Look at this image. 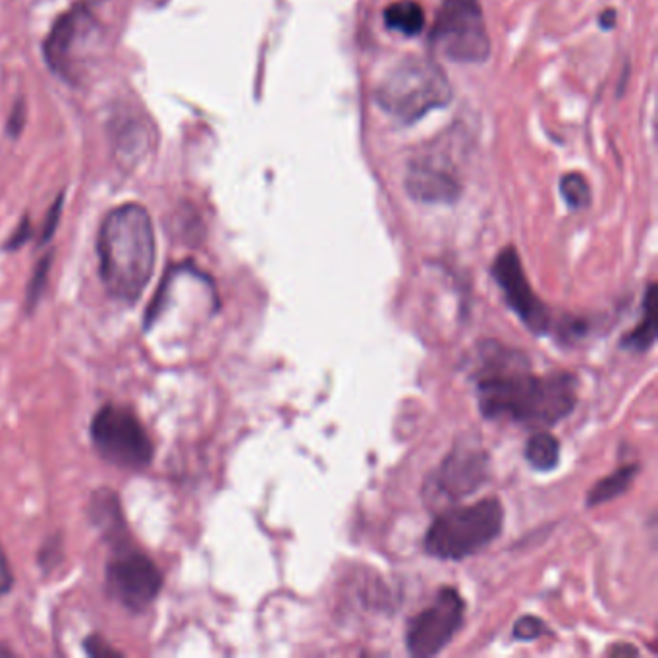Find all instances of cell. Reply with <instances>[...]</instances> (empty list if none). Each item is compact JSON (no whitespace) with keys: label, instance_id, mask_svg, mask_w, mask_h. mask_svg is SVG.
Returning <instances> with one entry per match:
<instances>
[{"label":"cell","instance_id":"cell-1","mask_svg":"<svg viewBox=\"0 0 658 658\" xmlns=\"http://www.w3.org/2000/svg\"><path fill=\"white\" fill-rule=\"evenodd\" d=\"M477 402L485 419L545 429L576 408V377L566 373L535 377L521 352L489 342L481 350Z\"/></svg>","mask_w":658,"mask_h":658},{"label":"cell","instance_id":"cell-2","mask_svg":"<svg viewBox=\"0 0 658 658\" xmlns=\"http://www.w3.org/2000/svg\"><path fill=\"white\" fill-rule=\"evenodd\" d=\"M101 278L110 296L136 303L155 269V230L145 207L126 203L112 209L99 232Z\"/></svg>","mask_w":658,"mask_h":658},{"label":"cell","instance_id":"cell-3","mask_svg":"<svg viewBox=\"0 0 658 658\" xmlns=\"http://www.w3.org/2000/svg\"><path fill=\"white\" fill-rule=\"evenodd\" d=\"M375 99L386 114L402 124H412L427 112L446 107L452 87L437 62L408 56L384 76Z\"/></svg>","mask_w":658,"mask_h":658},{"label":"cell","instance_id":"cell-4","mask_svg":"<svg viewBox=\"0 0 658 658\" xmlns=\"http://www.w3.org/2000/svg\"><path fill=\"white\" fill-rule=\"evenodd\" d=\"M502 523L504 510L498 498L450 508L429 527L425 550L440 560H462L489 547L500 535Z\"/></svg>","mask_w":658,"mask_h":658},{"label":"cell","instance_id":"cell-5","mask_svg":"<svg viewBox=\"0 0 658 658\" xmlns=\"http://www.w3.org/2000/svg\"><path fill=\"white\" fill-rule=\"evenodd\" d=\"M431 43L450 60L485 62L491 55V39L479 0H442Z\"/></svg>","mask_w":658,"mask_h":658},{"label":"cell","instance_id":"cell-6","mask_svg":"<svg viewBox=\"0 0 658 658\" xmlns=\"http://www.w3.org/2000/svg\"><path fill=\"white\" fill-rule=\"evenodd\" d=\"M97 452L114 466L139 471L153 460V444L134 413L118 406L101 408L91 421Z\"/></svg>","mask_w":658,"mask_h":658},{"label":"cell","instance_id":"cell-7","mask_svg":"<svg viewBox=\"0 0 658 658\" xmlns=\"http://www.w3.org/2000/svg\"><path fill=\"white\" fill-rule=\"evenodd\" d=\"M95 33L97 22L83 6L72 8L56 20L45 41V58L56 76L66 82L80 78Z\"/></svg>","mask_w":658,"mask_h":658},{"label":"cell","instance_id":"cell-8","mask_svg":"<svg viewBox=\"0 0 658 658\" xmlns=\"http://www.w3.org/2000/svg\"><path fill=\"white\" fill-rule=\"evenodd\" d=\"M466 604L452 587L440 589L435 603L413 616L406 645L413 657H435L454 639L464 622Z\"/></svg>","mask_w":658,"mask_h":658},{"label":"cell","instance_id":"cell-9","mask_svg":"<svg viewBox=\"0 0 658 658\" xmlns=\"http://www.w3.org/2000/svg\"><path fill=\"white\" fill-rule=\"evenodd\" d=\"M107 589L110 597L122 606L141 612L159 597L163 574L143 552L124 550L107 566Z\"/></svg>","mask_w":658,"mask_h":658},{"label":"cell","instance_id":"cell-10","mask_svg":"<svg viewBox=\"0 0 658 658\" xmlns=\"http://www.w3.org/2000/svg\"><path fill=\"white\" fill-rule=\"evenodd\" d=\"M493 276L506 298V303L520 317L523 325L533 334H547L550 329L549 309L531 290L520 255L514 247H504L498 253L493 263Z\"/></svg>","mask_w":658,"mask_h":658},{"label":"cell","instance_id":"cell-11","mask_svg":"<svg viewBox=\"0 0 658 658\" xmlns=\"http://www.w3.org/2000/svg\"><path fill=\"white\" fill-rule=\"evenodd\" d=\"M489 477V458L477 448H456L444 458L429 483V494L442 502H456L475 493Z\"/></svg>","mask_w":658,"mask_h":658},{"label":"cell","instance_id":"cell-12","mask_svg":"<svg viewBox=\"0 0 658 658\" xmlns=\"http://www.w3.org/2000/svg\"><path fill=\"white\" fill-rule=\"evenodd\" d=\"M406 188L413 199L423 203H454L460 197V182L454 172L427 159L410 165Z\"/></svg>","mask_w":658,"mask_h":658},{"label":"cell","instance_id":"cell-13","mask_svg":"<svg viewBox=\"0 0 658 658\" xmlns=\"http://www.w3.org/2000/svg\"><path fill=\"white\" fill-rule=\"evenodd\" d=\"M657 286L649 284L643 300V321L622 338V348L631 352H647L657 340Z\"/></svg>","mask_w":658,"mask_h":658},{"label":"cell","instance_id":"cell-14","mask_svg":"<svg viewBox=\"0 0 658 658\" xmlns=\"http://www.w3.org/2000/svg\"><path fill=\"white\" fill-rule=\"evenodd\" d=\"M384 24L386 28L413 37L425 28V12L413 0H400L384 10Z\"/></svg>","mask_w":658,"mask_h":658},{"label":"cell","instance_id":"cell-15","mask_svg":"<svg viewBox=\"0 0 658 658\" xmlns=\"http://www.w3.org/2000/svg\"><path fill=\"white\" fill-rule=\"evenodd\" d=\"M639 471V466H624L616 469L614 473L606 475L599 483L593 485V489L587 494V506H601L606 504L614 498H618L620 494L626 493L635 479Z\"/></svg>","mask_w":658,"mask_h":658},{"label":"cell","instance_id":"cell-16","mask_svg":"<svg viewBox=\"0 0 658 658\" xmlns=\"http://www.w3.org/2000/svg\"><path fill=\"white\" fill-rule=\"evenodd\" d=\"M525 460L527 464L537 469V471H550L558 466L560 460V444L556 437H552L550 433H537L531 439L527 440L525 444Z\"/></svg>","mask_w":658,"mask_h":658},{"label":"cell","instance_id":"cell-17","mask_svg":"<svg viewBox=\"0 0 658 658\" xmlns=\"http://www.w3.org/2000/svg\"><path fill=\"white\" fill-rule=\"evenodd\" d=\"M560 192L570 209L579 211V209L589 207V203H591V188H589L587 180L577 172H570L560 180Z\"/></svg>","mask_w":658,"mask_h":658},{"label":"cell","instance_id":"cell-18","mask_svg":"<svg viewBox=\"0 0 658 658\" xmlns=\"http://www.w3.org/2000/svg\"><path fill=\"white\" fill-rule=\"evenodd\" d=\"M543 633H545V624L535 616H523L514 626V637L521 639V641L537 639Z\"/></svg>","mask_w":658,"mask_h":658},{"label":"cell","instance_id":"cell-19","mask_svg":"<svg viewBox=\"0 0 658 658\" xmlns=\"http://www.w3.org/2000/svg\"><path fill=\"white\" fill-rule=\"evenodd\" d=\"M49 267H51V257L49 259H43L33 275V282H31V288H29V303L35 302L39 292L43 290L45 286V280H47V273H49Z\"/></svg>","mask_w":658,"mask_h":658},{"label":"cell","instance_id":"cell-20","mask_svg":"<svg viewBox=\"0 0 658 658\" xmlns=\"http://www.w3.org/2000/svg\"><path fill=\"white\" fill-rule=\"evenodd\" d=\"M85 649L89 655L93 657H120L118 651H114L109 645H105V641L101 637H91L85 643Z\"/></svg>","mask_w":658,"mask_h":658},{"label":"cell","instance_id":"cell-21","mask_svg":"<svg viewBox=\"0 0 658 658\" xmlns=\"http://www.w3.org/2000/svg\"><path fill=\"white\" fill-rule=\"evenodd\" d=\"M12 585H14V576H12L10 564L6 560V554L0 547V597H4L12 589Z\"/></svg>","mask_w":658,"mask_h":658},{"label":"cell","instance_id":"cell-22","mask_svg":"<svg viewBox=\"0 0 658 658\" xmlns=\"http://www.w3.org/2000/svg\"><path fill=\"white\" fill-rule=\"evenodd\" d=\"M58 219H60V199L56 201L55 207L51 209V215L47 217V224H45V228H43V242H47V240L53 236L56 224H58Z\"/></svg>","mask_w":658,"mask_h":658},{"label":"cell","instance_id":"cell-23","mask_svg":"<svg viewBox=\"0 0 658 658\" xmlns=\"http://www.w3.org/2000/svg\"><path fill=\"white\" fill-rule=\"evenodd\" d=\"M28 232V222H24V224H22V228H20V232H16V236L10 240L8 249H14V247L22 246V244H24V240L28 238Z\"/></svg>","mask_w":658,"mask_h":658},{"label":"cell","instance_id":"cell-24","mask_svg":"<svg viewBox=\"0 0 658 658\" xmlns=\"http://www.w3.org/2000/svg\"><path fill=\"white\" fill-rule=\"evenodd\" d=\"M614 18H616V12H614V10H606L603 16H601V24H603V28H612L614 22H616Z\"/></svg>","mask_w":658,"mask_h":658}]
</instances>
